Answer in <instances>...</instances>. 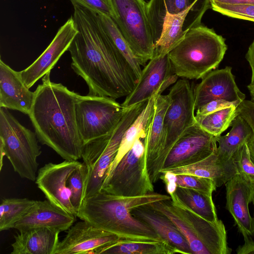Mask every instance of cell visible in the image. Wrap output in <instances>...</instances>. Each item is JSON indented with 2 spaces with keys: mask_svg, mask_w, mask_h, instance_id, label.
Instances as JSON below:
<instances>
[{
  "mask_svg": "<svg viewBox=\"0 0 254 254\" xmlns=\"http://www.w3.org/2000/svg\"><path fill=\"white\" fill-rule=\"evenodd\" d=\"M234 160L238 174L247 180L254 181V162L247 142L243 144Z\"/></svg>",
  "mask_w": 254,
  "mask_h": 254,
  "instance_id": "obj_37",
  "label": "cell"
},
{
  "mask_svg": "<svg viewBox=\"0 0 254 254\" xmlns=\"http://www.w3.org/2000/svg\"><path fill=\"white\" fill-rule=\"evenodd\" d=\"M130 213L135 218L151 228L161 240L172 247L177 253L192 254L186 238L175 224L150 204L135 207Z\"/></svg>",
  "mask_w": 254,
  "mask_h": 254,
  "instance_id": "obj_22",
  "label": "cell"
},
{
  "mask_svg": "<svg viewBox=\"0 0 254 254\" xmlns=\"http://www.w3.org/2000/svg\"><path fill=\"white\" fill-rule=\"evenodd\" d=\"M171 198L170 195L154 192L139 196H124L100 191L83 200L77 217L116 235L122 240L161 241L157 233L132 216L130 211L140 206Z\"/></svg>",
  "mask_w": 254,
  "mask_h": 254,
  "instance_id": "obj_3",
  "label": "cell"
},
{
  "mask_svg": "<svg viewBox=\"0 0 254 254\" xmlns=\"http://www.w3.org/2000/svg\"><path fill=\"white\" fill-rule=\"evenodd\" d=\"M75 1L97 14L113 18L114 13L109 0H70Z\"/></svg>",
  "mask_w": 254,
  "mask_h": 254,
  "instance_id": "obj_38",
  "label": "cell"
},
{
  "mask_svg": "<svg viewBox=\"0 0 254 254\" xmlns=\"http://www.w3.org/2000/svg\"><path fill=\"white\" fill-rule=\"evenodd\" d=\"M178 187L190 189L212 195L217 188L211 179L188 174L177 175Z\"/></svg>",
  "mask_w": 254,
  "mask_h": 254,
  "instance_id": "obj_35",
  "label": "cell"
},
{
  "mask_svg": "<svg viewBox=\"0 0 254 254\" xmlns=\"http://www.w3.org/2000/svg\"><path fill=\"white\" fill-rule=\"evenodd\" d=\"M80 163L65 160L60 163H48L38 171L35 183L51 203L77 217L70 200L67 181Z\"/></svg>",
  "mask_w": 254,
  "mask_h": 254,
  "instance_id": "obj_14",
  "label": "cell"
},
{
  "mask_svg": "<svg viewBox=\"0 0 254 254\" xmlns=\"http://www.w3.org/2000/svg\"><path fill=\"white\" fill-rule=\"evenodd\" d=\"M245 243L236 250L237 254H254V241L252 237L244 239Z\"/></svg>",
  "mask_w": 254,
  "mask_h": 254,
  "instance_id": "obj_42",
  "label": "cell"
},
{
  "mask_svg": "<svg viewBox=\"0 0 254 254\" xmlns=\"http://www.w3.org/2000/svg\"><path fill=\"white\" fill-rule=\"evenodd\" d=\"M35 200L27 198H8L1 200L0 205V231L13 228L34 204Z\"/></svg>",
  "mask_w": 254,
  "mask_h": 254,
  "instance_id": "obj_32",
  "label": "cell"
},
{
  "mask_svg": "<svg viewBox=\"0 0 254 254\" xmlns=\"http://www.w3.org/2000/svg\"><path fill=\"white\" fill-rule=\"evenodd\" d=\"M212 4H254V0H209Z\"/></svg>",
  "mask_w": 254,
  "mask_h": 254,
  "instance_id": "obj_44",
  "label": "cell"
},
{
  "mask_svg": "<svg viewBox=\"0 0 254 254\" xmlns=\"http://www.w3.org/2000/svg\"><path fill=\"white\" fill-rule=\"evenodd\" d=\"M246 59L249 63L252 71L250 83L254 84V40L249 47L246 55Z\"/></svg>",
  "mask_w": 254,
  "mask_h": 254,
  "instance_id": "obj_43",
  "label": "cell"
},
{
  "mask_svg": "<svg viewBox=\"0 0 254 254\" xmlns=\"http://www.w3.org/2000/svg\"><path fill=\"white\" fill-rule=\"evenodd\" d=\"M176 175L188 174L212 180L217 187L225 184L238 174L234 160L220 155L217 149L205 158L195 163L182 167L161 170Z\"/></svg>",
  "mask_w": 254,
  "mask_h": 254,
  "instance_id": "obj_23",
  "label": "cell"
},
{
  "mask_svg": "<svg viewBox=\"0 0 254 254\" xmlns=\"http://www.w3.org/2000/svg\"><path fill=\"white\" fill-rule=\"evenodd\" d=\"M71 2L78 31L68 49L71 68L86 83L88 95L126 97L137 83L131 68L101 28L97 14Z\"/></svg>",
  "mask_w": 254,
  "mask_h": 254,
  "instance_id": "obj_1",
  "label": "cell"
},
{
  "mask_svg": "<svg viewBox=\"0 0 254 254\" xmlns=\"http://www.w3.org/2000/svg\"><path fill=\"white\" fill-rule=\"evenodd\" d=\"M194 92L195 110L207 103L217 99L239 105L246 97L237 86L232 67L229 66L208 72L194 87Z\"/></svg>",
  "mask_w": 254,
  "mask_h": 254,
  "instance_id": "obj_17",
  "label": "cell"
},
{
  "mask_svg": "<svg viewBox=\"0 0 254 254\" xmlns=\"http://www.w3.org/2000/svg\"><path fill=\"white\" fill-rule=\"evenodd\" d=\"M170 102L168 94H161L156 96L154 114L145 138L146 166L153 183H155L159 179L156 174V166L165 146L164 118Z\"/></svg>",
  "mask_w": 254,
  "mask_h": 254,
  "instance_id": "obj_21",
  "label": "cell"
},
{
  "mask_svg": "<svg viewBox=\"0 0 254 254\" xmlns=\"http://www.w3.org/2000/svg\"><path fill=\"white\" fill-rule=\"evenodd\" d=\"M209 0H150L147 2V14L155 44L159 39L167 13H181L190 7L202 6Z\"/></svg>",
  "mask_w": 254,
  "mask_h": 254,
  "instance_id": "obj_26",
  "label": "cell"
},
{
  "mask_svg": "<svg viewBox=\"0 0 254 254\" xmlns=\"http://www.w3.org/2000/svg\"><path fill=\"white\" fill-rule=\"evenodd\" d=\"M97 17L100 25L109 40L128 63L137 82L142 71L141 65L128 43L112 17L101 14H97Z\"/></svg>",
  "mask_w": 254,
  "mask_h": 254,
  "instance_id": "obj_29",
  "label": "cell"
},
{
  "mask_svg": "<svg viewBox=\"0 0 254 254\" xmlns=\"http://www.w3.org/2000/svg\"><path fill=\"white\" fill-rule=\"evenodd\" d=\"M34 97L23 82L20 71L12 69L0 60V108L29 115Z\"/></svg>",
  "mask_w": 254,
  "mask_h": 254,
  "instance_id": "obj_20",
  "label": "cell"
},
{
  "mask_svg": "<svg viewBox=\"0 0 254 254\" xmlns=\"http://www.w3.org/2000/svg\"><path fill=\"white\" fill-rule=\"evenodd\" d=\"M112 18L141 65L154 56L155 42L144 0H109Z\"/></svg>",
  "mask_w": 254,
  "mask_h": 254,
  "instance_id": "obj_7",
  "label": "cell"
},
{
  "mask_svg": "<svg viewBox=\"0 0 254 254\" xmlns=\"http://www.w3.org/2000/svg\"><path fill=\"white\" fill-rule=\"evenodd\" d=\"M247 88L251 96V100L254 102V84L250 83L247 86Z\"/></svg>",
  "mask_w": 254,
  "mask_h": 254,
  "instance_id": "obj_46",
  "label": "cell"
},
{
  "mask_svg": "<svg viewBox=\"0 0 254 254\" xmlns=\"http://www.w3.org/2000/svg\"><path fill=\"white\" fill-rule=\"evenodd\" d=\"M172 204L189 225L199 248L200 254H230L227 232L223 222L205 220L182 202L175 193L170 195Z\"/></svg>",
  "mask_w": 254,
  "mask_h": 254,
  "instance_id": "obj_11",
  "label": "cell"
},
{
  "mask_svg": "<svg viewBox=\"0 0 254 254\" xmlns=\"http://www.w3.org/2000/svg\"><path fill=\"white\" fill-rule=\"evenodd\" d=\"M28 115L39 141L64 160L81 158L84 144L76 123L75 106L80 96L61 83L53 82L50 72L34 92Z\"/></svg>",
  "mask_w": 254,
  "mask_h": 254,
  "instance_id": "obj_2",
  "label": "cell"
},
{
  "mask_svg": "<svg viewBox=\"0 0 254 254\" xmlns=\"http://www.w3.org/2000/svg\"><path fill=\"white\" fill-rule=\"evenodd\" d=\"M145 138H138L106 177L100 191L135 196L154 192L146 166Z\"/></svg>",
  "mask_w": 254,
  "mask_h": 254,
  "instance_id": "obj_8",
  "label": "cell"
},
{
  "mask_svg": "<svg viewBox=\"0 0 254 254\" xmlns=\"http://www.w3.org/2000/svg\"><path fill=\"white\" fill-rule=\"evenodd\" d=\"M178 76L174 74L168 54L154 55L142 69L140 78L133 91L121 105L126 108L148 100L155 94H162L174 84Z\"/></svg>",
  "mask_w": 254,
  "mask_h": 254,
  "instance_id": "obj_13",
  "label": "cell"
},
{
  "mask_svg": "<svg viewBox=\"0 0 254 254\" xmlns=\"http://www.w3.org/2000/svg\"><path fill=\"white\" fill-rule=\"evenodd\" d=\"M0 109V149L22 178L35 181L41 155L35 132L22 125L9 112Z\"/></svg>",
  "mask_w": 254,
  "mask_h": 254,
  "instance_id": "obj_6",
  "label": "cell"
},
{
  "mask_svg": "<svg viewBox=\"0 0 254 254\" xmlns=\"http://www.w3.org/2000/svg\"><path fill=\"white\" fill-rule=\"evenodd\" d=\"M194 88L189 79L182 78L170 90V102L164 118L166 144L156 166L158 179L170 150L185 130L195 122Z\"/></svg>",
  "mask_w": 254,
  "mask_h": 254,
  "instance_id": "obj_10",
  "label": "cell"
},
{
  "mask_svg": "<svg viewBox=\"0 0 254 254\" xmlns=\"http://www.w3.org/2000/svg\"><path fill=\"white\" fill-rule=\"evenodd\" d=\"M239 105L225 100L217 99L211 101L198 108L195 112V116H205L225 108L236 106Z\"/></svg>",
  "mask_w": 254,
  "mask_h": 254,
  "instance_id": "obj_39",
  "label": "cell"
},
{
  "mask_svg": "<svg viewBox=\"0 0 254 254\" xmlns=\"http://www.w3.org/2000/svg\"><path fill=\"white\" fill-rule=\"evenodd\" d=\"M217 137L204 130L195 122L185 130L174 144L161 170L198 162L217 149Z\"/></svg>",
  "mask_w": 254,
  "mask_h": 254,
  "instance_id": "obj_12",
  "label": "cell"
},
{
  "mask_svg": "<svg viewBox=\"0 0 254 254\" xmlns=\"http://www.w3.org/2000/svg\"><path fill=\"white\" fill-rule=\"evenodd\" d=\"M238 115L237 107L233 106L205 116L195 115V120L202 129L218 137L231 126Z\"/></svg>",
  "mask_w": 254,
  "mask_h": 254,
  "instance_id": "obj_33",
  "label": "cell"
},
{
  "mask_svg": "<svg viewBox=\"0 0 254 254\" xmlns=\"http://www.w3.org/2000/svg\"><path fill=\"white\" fill-rule=\"evenodd\" d=\"M247 144L250 150L252 160L254 162V135L247 142Z\"/></svg>",
  "mask_w": 254,
  "mask_h": 254,
  "instance_id": "obj_45",
  "label": "cell"
},
{
  "mask_svg": "<svg viewBox=\"0 0 254 254\" xmlns=\"http://www.w3.org/2000/svg\"><path fill=\"white\" fill-rule=\"evenodd\" d=\"M76 216L54 205L49 200H35L27 212L14 225L19 231L45 227L60 231L67 230Z\"/></svg>",
  "mask_w": 254,
  "mask_h": 254,
  "instance_id": "obj_19",
  "label": "cell"
},
{
  "mask_svg": "<svg viewBox=\"0 0 254 254\" xmlns=\"http://www.w3.org/2000/svg\"><path fill=\"white\" fill-rule=\"evenodd\" d=\"M190 7L185 11L175 14L167 13L165 17L160 36L155 44L154 55H165L173 48L184 34L183 28L190 10H200ZM210 7V6H209Z\"/></svg>",
  "mask_w": 254,
  "mask_h": 254,
  "instance_id": "obj_27",
  "label": "cell"
},
{
  "mask_svg": "<svg viewBox=\"0 0 254 254\" xmlns=\"http://www.w3.org/2000/svg\"><path fill=\"white\" fill-rule=\"evenodd\" d=\"M230 130L225 135L217 137V152L234 160L243 144L254 135L248 123L239 115L233 121Z\"/></svg>",
  "mask_w": 254,
  "mask_h": 254,
  "instance_id": "obj_28",
  "label": "cell"
},
{
  "mask_svg": "<svg viewBox=\"0 0 254 254\" xmlns=\"http://www.w3.org/2000/svg\"><path fill=\"white\" fill-rule=\"evenodd\" d=\"M210 7L228 17L254 22V4H212Z\"/></svg>",
  "mask_w": 254,
  "mask_h": 254,
  "instance_id": "obj_36",
  "label": "cell"
},
{
  "mask_svg": "<svg viewBox=\"0 0 254 254\" xmlns=\"http://www.w3.org/2000/svg\"><path fill=\"white\" fill-rule=\"evenodd\" d=\"M175 193L182 202L203 218L212 222L218 220L212 195L179 187Z\"/></svg>",
  "mask_w": 254,
  "mask_h": 254,
  "instance_id": "obj_31",
  "label": "cell"
},
{
  "mask_svg": "<svg viewBox=\"0 0 254 254\" xmlns=\"http://www.w3.org/2000/svg\"><path fill=\"white\" fill-rule=\"evenodd\" d=\"M87 175L85 164L80 162L70 174L67 181V186L70 191V202L77 215L84 199Z\"/></svg>",
  "mask_w": 254,
  "mask_h": 254,
  "instance_id": "obj_34",
  "label": "cell"
},
{
  "mask_svg": "<svg viewBox=\"0 0 254 254\" xmlns=\"http://www.w3.org/2000/svg\"><path fill=\"white\" fill-rule=\"evenodd\" d=\"M238 114L241 116L252 128L254 135V102L244 100L237 107Z\"/></svg>",
  "mask_w": 254,
  "mask_h": 254,
  "instance_id": "obj_40",
  "label": "cell"
},
{
  "mask_svg": "<svg viewBox=\"0 0 254 254\" xmlns=\"http://www.w3.org/2000/svg\"><path fill=\"white\" fill-rule=\"evenodd\" d=\"M158 94H161L157 93L149 99L145 107L125 131L117 155L110 167L108 175L114 169L122 158L131 148L137 139L146 138L154 112L155 99Z\"/></svg>",
  "mask_w": 254,
  "mask_h": 254,
  "instance_id": "obj_25",
  "label": "cell"
},
{
  "mask_svg": "<svg viewBox=\"0 0 254 254\" xmlns=\"http://www.w3.org/2000/svg\"><path fill=\"white\" fill-rule=\"evenodd\" d=\"M77 32L73 17L71 16L59 29L42 54L30 65L20 71L22 79L28 88L51 71L61 56L68 51Z\"/></svg>",
  "mask_w": 254,
  "mask_h": 254,
  "instance_id": "obj_16",
  "label": "cell"
},
{
  "mask_svg": "<svg viewBox=\"0 0 254 254\" xmlns=\"http://www.w3.org/2000/svg\"><path fill=\"white\" fill-rule=\"evenodd\" d=\"M159 179L165 183L166 191L169 195L175 192L178 187L176 182L177 175L171 172L166 171L161 173Z\"/></svg>",
  "mask_w": 254,
  "mask_h": 254,
  "instance_id": "obj_41",
  "label": "cell"
},
{
  "mask_svg": "<svg viewBox=\"0 0 254 254\" xmlns=\"http://www.w3.org/2000/svg\"><path fill=\"white\" fill-rule=\"evenodd\" d=\"M176 251L164 241L137 242L124 241L107 246L97 254H173Z\"/></svg>",
  "mask_w": 254,
  "mask_h": 254,
  "instance_id": "obj_30",
  "label": "cell"
},
{
  "mask_svg": "<svg viewBox=\"0 0 254 254\" xmlns=\"http://www.w3.org/2000/svg\"><path fill=\"white\" fill-rule=\"evenodd\" d=\"M147 102L129 108L112 132L84 144L81 158L87 170L84 199L100 191L125 131Z\"/></svg>",
  "mask_w": 254,
  "mask_h": 254,
  "instance_id": "obj_5",
  "label": "cell"
},
{
  "mask_svg": "<svg viewBox=\"0 0 254 254\" xmlns=\"http://www.w3.org/2000/svg\"><path fill=\"white\" fill-rule=\"evenodd\" d=\"M120 240L116 235L82 220L68 229L54 254H97L102 248Z\"/></svg>",
  "mask_w": 254,
  "mask_h": 254,
  "instance_id": "obj_15",
  "label": "cell"
},
{
  "mask_svg": "<svg viewBox=\"0 0 254 254\" xmlns=\"http://www.w3.org/2000/svg\"><path fill=\"white\" fill-rule=\"evenodd\" d=\"M128 109L108 97L80 95L75 113L83 144L112 132Z\"/></svg>",
  "mask_w": 254,
  "mask_h": 254,
  "instance_id": "obj_9",
  "label": "cell"
},
{
  "mask_svg": "<svg viewBox=\"0 0 254 254\" xmlns=\"http://www.w3.org/2000/svg\"><path fill=\"white\" fill-rule=\"evenodd\" d=\"M225 184L227 210L244 239L254 236V220L249 209L254 200V181L237 174Z\"/></svg>",
  "mask_w": 254,
  "mask_h": 254,
  "instance_id": "obj_18",
  "label": "cell"
},
{
  "mask_svg": "<svg viewBox=\"0 0 254 254\" xmlns=\"http://www.w3.org/2000/svg\"><path fill=\"white\" fill-rule=\"evenodd\" d=\"M202 15L194 18L168 53L173 72L178 77L202 79L218 66L227 50L225 39L201 23Z\"/></svg>",
  "mask_w": 254,
  "mask_h": 254,
  "instance_id": "obj_4",
  "label": "cell"
},
{
  "mask_svg": "<svg viewBox=\"0 0 254 254\" xmlns=\"http://www.w3.org/2000/svg\"><path fill=\"white\" fill-rule=\"evenodd\" d=\"M19 232L11 244L12 254H54L60 242L57 230L39 227Z\"/></svg>",
  "mask_w": 254,
  "mask_h": 254,
  "instance_id": "obj_24",
  "label": "cell"
}]
</instances>
